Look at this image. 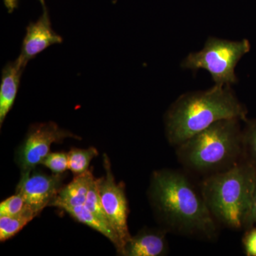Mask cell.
<instances>
[{
    "label": "cell",
    "instance_id": "13",
    "mask_svg": "<svg viewBox=\"0 0 256 256\" xmlns=\"http://www.w3.org/2000/svg\"><path fill=\"white\" fill-rule=\"evenodd\" d=\"M62 210L66 212L74 220L97 230L106 238H108L116 247L118 254H120L121 250L120 242L117 234L114 232L110 224L106 223L98 218L84 205L78 206H64Z\"/></svg>",
    "mask_w": 256,
    "mask_h": 256
},
{
    "label": "cell",
    "instance_id": "5",
    "mask_svg": "<svg viewBox=\"0 0 256 256\" xmlns=\"http://www.w3.org/2000/svg\"><path fill=\"white\" fill-rule=\"evenodd\" d=\"M250 50V42L246 38L232 41L210 36L202 50L192 52L184 58L181 67L193 72L203 69L210 74L214 85L232 86L238 82L236 67Z\"/></svg>",
    "mask_w": 256,
    "mask_h": 256
},
{
    "label": "cell",
    "instance_id": "20",
    "mask_svg": "<svg viewBox=\"0 0 256 256\" xmlns=\"http://www.w3.org/2000/svg\"><path fill=\"white\" fill-rule=\"evenodd\" d=\"M245 230L242 239L244 252L247 256H256V226Z\"/></svg>",
    "mask_w": 256,
    "mask_h": 256
},
{
    "label": "cell",
    "instance_id": "6",
    "mask_svg": "<svg viewBox=\"0 0 256 256\" xmlns=\"http://www.w3.org/2000/svg\"><path fill=\"white\" fill-rule=\"evenodd\" d=\"M66 138L82 140V138L60 128L54 122L32 124L16 152L18 166L22 171L34 169L37 165L41 164L43 160L50 154L52 144L63 142Z\"/></svg>",
    "mask_w": 256,
    "mask_h": 256
},
{
    "label": "cell",
    "instance_id": "2",
    "mask_svg": "<svg viewBox=\"0 0 256 256\" xmlns=\"http://www.w3.org/2000/svg\"><path fill=\"white\" fill-rule=\"evenodd\" d=\"M246 107L230 86H216L178 96L164 114L165 134L178 146L212 124L224 119L246 120Z\"/></svg>",
    "mask_w": 256,
    "mask_h": 256
},
{
    "label": "cell",
    "instance_id": "14",
    "mask_svg": "<svg viewBox=\"0 0 256 256\" xmlns=\"http://www.w3.org/2000/svg\"><path fill=\"white\" fill-rule=\"evenodd\" d=\"M38 214L40 212L26 204L24 210L18 214L0 216V242H4L14 237Z\"/></svg>",
    "mask_w": 256,
    "mask_h": 256
},
{
    "label": "cell",
    "instance_id": "17",
    "mask_svg": "<svg viewBox=\"0 0 256 256\" xmlns=\"http://www.w3.org/2000/svg\"><path fill=\"white\" fill-rule=\"evenodd\" d=\"M100 178H95L92 180L90 188H89L88 192L86 201L84 206L86 207L88 210H90L98 218L102 220V222L110 224L108 220V217L106 216L104 207H102L100 194H99V183H100Z\"/></svg>",
    "mask_w": 256,
    "mask_h": 256
},
{
    "label": "cell",
    "instance_id": "21",
    "mask_svg": "<svg viewBox=\"0 0 256 256\" xmlns=\"http://www.w3.org/2000/svg\"><path fill=\"white\" fill-rule=\"evenodd\" d=\"M254 226H256V180L255 186H254V194H252V207H250V213H249L246 224L245 230Z\"/></svg>",
    "mask_w": 256,
    "mask_h": 256
},
{
    "label": "cell",
    "instance_id": "15",
    "mask_svg": "<svg viewBox=\"0 0 256 256\" xmlns=\"http://www.w3.org/2000/svg\"><path fill=\"white\" fill-rule=\"evenodd\" d=\"M98 156V152L94 146L88 149L72 148L68 152V170L74 176L82 174L89 170L90 162Z\"/></svg>",
    "mask_w": 256,
    "mask_h": 256
},
{
    "label": "cell",
    "instance_id": "8",
    "mask_svg": "<svg viewBox=\"0 0 256 256\" xmlns=\"http://www.w3.org/2000/svg\"><path fill=\"white\" fill-rule=\"evenodd\" d=\"M64 174L48 175L36 171V168L22 171L16 193L23 197L28 206L41 214L50 206L63 186Z\"/></svg>",
    "mask_w": 256,
    "mask_h": 256
},
{
    "label": "cell",
    "instance_id": "4",
    "mask_svg": "<svg viewBox=\"0 0 256 256\" xmlns=\"http://www.w3.org/2000/svg\"><path fill=\"white\" fill-rule=\"evenodd\" d=\"M256 180V168L245 160L204 178L200 190L218 225L245 230Z\"/></svg>",
    "mask_w": 256,
    "mask_h": 256
},
{
    "label": "cell",
    "instance_id": "19",
    "mask_svg": "<svg viewBox=\"0 0 256 256\" xmlns=\"http://www.w3.org/2000/svg\"><path fill=\"white\" fill-rule=\"evenodd\" d=\"M26 206V202L21 195L16 193L0 204V216H12L18 214Z\"/></svg>",
    "mask_w": 256,
    "mask_h": 256
},
{
    "label": "cell",
    "instance_id": "16",
    "mask_svg": "<svg viewBox=\"0 0 256 256\" xmlns=\"http://www.w3.org/2000/svg\"><path fill=\"white\" fill-rule=\"evenodd\" d=\"M242 128L244 160H246L256 168V118L244 121Z\"/></svg>",
    "mask_w": 256,
    "mask_h": 256
},
{
    "label": "cell",
    "instance_id": "9",
    "mask_svg": "<svg viewBox=\"0 0 256 256\" xmlns=\"http://www.w3.org/2000/svg\"><path fill=\"white\" fill-rule=\"evenodd\" d=\"M42 16L35 22L30 23L26 28L24 38L21 54L18 57L28 65L30 60L54 44L62 43L63 38L56 33L52 28V23L46 6H43Z\"/></svg>",
    "mask_w": 256,
    "mask_h": 256
},
{
    "label": "cell",
    "instance_id": "22",
    "mask_svg": "<svg viewBox=\"0 0 256 256\" xmlns=\"http://www.w3.org/2000/svg\"><path fill=\"white\" fill-rule=\"evenodd\" d=\"M38 1H40V2H41L42 6H45L44 0H38Z\"/></svg>",
    "mask_w": 256,
    "mask_h": 256
},
{
    "label": "cell",
    "instance_id": "11",
    "mask_svg": "<svg viewBox=\"0 0 256 256\" xmlns=\"http://www.w3.org/2000/svg\"><path fill=\"white\" fill-rule=\"evenodd\" d=\"M26 65L18 57L5 65L2 72L0 86V126L14 105L20 80Z\"/></svg>",
    "mask_w": 256,
    "mask_h": 256
},
{
    "label": "cell",
    "instance_id": "7",
    "mask_svg": "<svg viewBox=\"0 0 256 256\" xmlns=\"http://www.w3.org/2000/svg\"><path fill=\"white\" fill-rule=\"evenodd\" d=\"M104 166L106 175L100 178L99 194L108 220L120 242V255H121L124 245L132 236L128 224L129 207L124 184L116 182L110 160L106 154H104Z\"/></svg>",
    "mask_w": 256,
    "mask_h": 256
},
{
    "label": "cell",
    "instance_id": "18",
    "mask_svg": "<svg viewBox=\"0 0 256 256\" xmlns=\"http://www.w3.org/2000/svg\"><path fill=\"white\" fill-rule=\"evenodd\" d=\"M41 164L50 170L54 174H64L68 170V153L50 152L43 160Z\"/></svg>",
    "mask_w": 256,
    "mask_h": 256
},
{
    "label": "cell",
    "instance_id": "10",
    "mask_svg": "<svg viewBox=\"0 0 256 256\" xmlns=\"http://www.w3.org/2000/svg\"><path fill=\"white\" fill-rule=\"evenodd\" d=\"M164 228H144L126 242L121 255L124 256H162L169 250Z\"/></svg>",
    "mask_w": 256,
    "mask_h": 256
},
{
    "label": "cell",
    "instance_id": "1",
    "mask_svg": "<svg viewBox=\"0 0 256 256\" xmlns=\"http://www.w3.org/2000/svg\"><path fill=\"white\" fill-rule=\"evenodd\" d=\"M148 197L162 228L192 238L214 240L218 224L208 210L201 190L184 173L162 169L152 174Z\"/></svg>",
    "mask_w": 256,
    "mask_h": 256
},
{
    "label": "cell",
    "instance_id": "12",
    "mask_svg": "<svg viewBox=\"0 0 256 256\" xmlns=\"http://www.w3.org/2000/svg\"><path fill=\"white\" fill-rule=\"evenodd\" d=\"M95 176L92 170L74 176V180L62 186L50 206L62 210L64 206H78L85 204L88 192Z\"/></svg>",
    "mask_w": 256,
    "mask_h": 256
},
{
    "label": "cell",
    "instance_id": "3",
    "mask_svg": "<svg viewBox=\"0 0 256 256\" xmlns=\"http://www.w3.org/2000/svg\"><path fill=\"white\" fill-rule=\"evenodd\" d=\"M240 119H224L176 146L180 163L186 169L208 175L232 168L244 160Z\"/></svg>",
    "mask_w": 256,
    "mask_h": 256
}]
</instances>
